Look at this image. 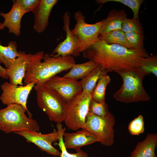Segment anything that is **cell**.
Wrapping results in <instances>:
<instances>
[{
    "label": "cell",
    "instance_id": "cell-1",
    "mask_svg": "<svg viewBox=\"0 0 157 157\" xmlns=\"http://www.w3.org/2000/svg\"><path fill=\"white\" fill-rule=\"evenodd\" d=\"M83 57L101 65L109 72L138 67V60L149 56L144 48L129 49L121 45L99 40L82 52Z\"/></svg>",
    "mask_w": 157,
    "mask_h": 157
},
{
    "label": "cell",
    "instance_id": "cell-2",
    "mask_svg": "<svg viewBox=\"0 0 157 157\" xmlns=\"http://www.w3.org/2000/svg\"><path fill=\"white\" fill-rule=\"evenodd\" d=\"M76 64L71 56H56L53 54H44L40 51L32 54L26 69L24 82L26 85L35 82L34 87L37 90L47 81L58 74L70 69Z\"/></svg>",
    "mask_w": 157,
    "mask_h": 157
},
{
    "label": "cell",
    "instance_id": "cell-3",
    "mask_svg": "<svg viewBox=\"0 0 157 157\" xmlns=\"http://www.w3.org/2000/svg\"><path fill=\"white\" fill-rule=\"evenodd\" d=\"M123 81L120 88L113 95L116 100L124 103L144 101L150 99L143 87L142 81L147 75L138 67L116 72Z\"/></svg>",
    "mask_w": 157,
    "mask_h": 157
},
{
    "label": "cell",
    "instance_id": "cell-4",
    "mask_svg": "<svg viewBox=\"0 0 157 157\" xmlns=\"http://www.w3.org/2000/svg\"><path fill=\"white\" fill-rule=\"evenodd\" d=\"M26 111L22 106L16 104L0 109V130L6 133L24 131L38 132L40 127L38 122L32 116L27 117Z\"/></svg>",
    "mask_w": 157,
    "mask_h": 157
},
{
    "label": "cell",
    "instance_id": "cell-5",
    "mask_svg": "<svg viewBox=\"0 0 157 157\" xmlns=\"http://www.w3.org/2000/svg\"><path fill=\"white\" fill-rule=\"evenodd\" d=\"M115 119L109 112L104 117H100L88 113L85 123L82 129L94 135L101 144L107 146L114 142L115 132L113 129Z\"/></svg>",
    "mask_w": 157,
    "mask_h": 157
},
{
    "label": "cell",
    "instance_id": "cell-6",
    "mask_svg": "<svg viewBox=\"0 0 157 157\" xmlns=\"http://www.w3.org/2000/svg\"><path fill=\"white\" fill-rule=\"evenodd\" d=\"M91 94L82 92L67 103L64 121L69 129L76 131L85 124L92 99Z\"/></svg>",
    "mask_w": 157,
    "mask_h": 157
},
{
    "label": "cell",
    "instance_id": "cell-7",
    "mask_svg": "<svg viewBox=\"0 0 157 157\" xmlns=\"http://www.w3.org/2000/svg\"><path fill=\"white\" fill-rule=\"evenodd\" d=\"M36 91L38 106L50 120L57 124L64 121L67 103L54 91L43 86Z\"/></svg>",
    "mask_w": 157,
    "mask_h": 157
},
{
    "label": "cell",
    "instance_id": "cell-8",
    "mask_svg": "<svg viewBox=\"0 0 157 157\" xmlns=\"http://www.w3.org/2000/svg\"><path fill=\"white\" fill-rule=\"evenodd\" d=\"M76 21L71 32L76 39L80 53L88 49L99 39L101 21L93 24L87 23L85 17L78 10L74 14Z\"/></svg>",
    "mask_w": 157,
    "mask_h": 157
},
{
    "label": "cell",
    "instance_id": "cell-9",
    "mask_svg": "<svg viewBox=\"0 0 157 157\" xmlns=\"http://www.w3.org/2000/svg\"><path fill=\"white\" fill-rule=\"evenodd\" d=\"M35 84V82H32L24 85H18L10 82H5L1 85L2 92L0 99L7 106L12 104L21 105L27 110L29 116H32L26 105L28 95Z\"/></svg>",
    "mask_w": 157,
    "mask_h": 157
},
{
    "label": "cell",
    "instance_id": "cell-10",
    "mask_svg": "<svg viewBox=\"0 0 157 157\" xmlns=\"http://www.w3.org/2000/svg\"><path fill=\"white\" fill-rule=\"evenodd\" d=\"M43 86L54 91L66 103L83 91L80 81L56 75L45 82Z\"/></svg>",
    "mask_w": 157,
    "mask_h": 157
},
{
    "label": "cell",
    "instance_id": "cell-11",
    "mask_svg": "<svg viewBox=\"0 0 157 157\" xmlns=\"http://www.w3.org/2000/svg\"><path fill=\"white\" fill-rule=\"evenodd\" d=\"M25 138L27 142L35 145L43 151L54 156H59L61 151L53 147L52 143L58 140L60 133L58 131L54 130L47 134H43L32 131H24L15 133Z\"/></svg>",
    "mask_w": 157,
    "mask_h": 157
},
{
    "label": "cell",
    "instance_id": "cell-12",
    "mask_svg": "<svg viewBox=\"0 0 157 157\" xmlns=\"http://www.w3.org/2000/svg\"><path fill=\"white\" fill-rule=\"evenodd\" d=\"M70 13L68 11L64 15L63 29L66 33V38L53 50V54L56 56H71L76 57L80 54L77 40L70 29Z\"/></svg>",
    "mask_w": 157,
    "mask_h": 157
},
{
    "label": "cell",
    "instance_id": "cell-13",
    "mask_svg": "<svg viewBox=\"0 0 157 157\" xmlns=\"http://www.w3.org/2000/svg\"><path fill=\"white\" fill-rule=\"evenodd\" d=\"M57 0H40L37 6L31 11L35 17L33 28L37 33H42L49 24L51 10L58 2Z\"/></svg>",
    "mask_w": 157,
    "mask_h": 157
},
{
    "label": "cell",
    "instance_id": "cell-14",
    "mask_svg": "<svg viewBox=\"0 0 157 157\" xmlns=\"http://www.w3.org/2000/svg\"><path fill=\"white\" fill-rule=\"evenodd\" d=\"M13 2L12 8L8 12L0 13V16L4 19L1 26L2 29L6 27L8 29L9 33L19 36L21 33L22 18L25 14L28 12L21 7L14 1Z\"/></svg>",
    "mask_w": 157,
    "mask_h": 157
},
{
    "label": "cell",
    "instance_id": "cell-15",
    "mask_svg": "<svg viewBox=\"0 0 157 157\" xmlns=\"http://www.w3.org/2000/svg\"><path fill=\"white\" fill-rule=\"evenodd\" d=\"M63 140L66 149H72L76 151L84 146L99 142L96 137L86 130H81L72 133H66L63 134Z\"/></svg>",
    "mask_w": 157,
    "mask_h": 157
},
{
    "label": "cell",
    "instance_id": "cell-16",
    "mask_svg": "<svg viewBox=\"0 0 157 157\" xmlns=\"http://www.w3.org/2000/svg\"><path fill=\"white\" fill-rule=\"evenodd\" d=\"M31 55L21 51L20 55L16 58L12 66L7 69L10 82L11 83L17 85H23L22 81Z\"/></svg>",
    "mask_w": 157,
    "mask_h": 157
},
{
    "label": "cell",
    "instance_id": "cell-17",
    "mask_svg": "<svg viewBox=\"0 0 157 157\" xmlns=\"http://www.w3.org/2000/svg\"><path fill=\"white\" fill-rule=\"evenodd\" d=\"M127 16L124 9L117 10L114 8L110 10L107 17L101 21L99 35L113 31L121 30L123 21Z\"/></svg>",
    "mask_w": 157,
    "mask_h": 157
},
{
    "label": "cell",
    "instance_id": "cell-18",
    "mask_svg": "<svg viewBox=\"0 0 157 157\" xmlns=\"http://www.w3.org/2000/svg\"><path fill=\"white\" fill-rule=\"evenodd\" d=\"M157 134H148L143 141L138 142L129 157H155Z\"/></svg>",
    "mask_w": 157,
    "mask_h": 157
},
{
    "label": "cell",
    "instance_id": "cell-19",
    "mask_svg": "<svg viewBox=\"0 0 157 157\" xmlns=\"http://www.w3.org/2000/svg\"><path fill=\"white\" fill-rule=\"evenodd\" d=\"M0 22V30H2ZM21 51L17 50V43L15 41H10L7 46H3L0 43V63L4 64L6 69H9L20 56Z\"/></svg>",
    "mask_w": 157,
    "mask_h": 157
},
{
    "label": "cell",
    "instance_id": "cell-20",
    "mask_svg": "<svg viewBox=\"0 0 157 157\" xmlns=\"http://www.w3.org/2000/svg\"><path fill=\"white\" fill-rule=\"evenodd\" d=\"M99 65L89 60L83 63L75 64L70 69L69 72L63 77L70 78L77 80L84 78Z\"/></svg>",
    "mask_w": 157,
    "mask_h": 157
},
{
    "label": "cell",
    "instance_id": "cell-21",
    "mask_svg": "<svg viewBox=\"0 0 157 157\" xmlns=\"http://www.w3.org/2000/svg\"><path fill=\"white\" fill-rule=\"evenodd\" d=\"M108 72V70L99 65L80 81L83 91L92 94L99 79L107 75Z\"/></svg>",
    "mask_w": 157,
    "mask_h": 157
},
{
    "label": "cell",
    "instance_id": "cell-22",
    "mask_svg": "<svg viewBox=\"0 0 157 157\" xmlns=\"http://www.w3.org/2000/svg\"><path fill=\"white\" fill-rule=\"evenodd\" d=\"M99 38L108 44H118L129 49H132L126 40L124 33L122 30L113 31L104 35H99Z\"/></svg>",
    "mask_w": 157,
    "mask_h": 157
},
{
    "label": "cell",
    "instance_id": "cell-23",
    "mask_svg": "<svg viewBox=\"0 0 157 157\" xmlns=\"http://www.w3.org/2000/svg\"><path fill=\"white\" fill-rule=\"evenodd\" d=\"M110 81V78L108 75L101 77L91 94L92 99L98 102H105L106 88Z\"/></svg>",
    "mask_w": 157,
    "mask_h": 157
},
{
    "label": "cell",
    "instance_id": "cell-24",
    "mask_svg": "<svg viewBox=\"0 0 157 157\" xmlns=\"http://www.w3.org/2000/svg\"><path fill=\"white\" fill-rule=\"evenodd\" d=\"M137 67L147 75L152 74L157 77V55L140 58L138 61Z\"/></svg>",
    "mask_w": 157,
    "mask_h": 157
},
{
    "label": "cell",
    "instance_id": "cell-25",
    "mask_svg": "<svg viewBox=\"0 0 157 157\" xmlns=\"http://www.w3.org/2000/svg\"><path fill=\"white\" fill-rule=\"evenodd\" d=\"M56 126L57 130L59 131L60 133L59 142L56 143V144L59 146L61 151L59 157H88V154L81 149L76 151V152L75 153L68 152L64 145L63 140V134L66 129L65 128H63V126L61 123H57ZM51 157H57L53 156Z\"/></svg>",
    "mask_w": 157,
    "mask_h": 157
},
{
    "label": "cell",
    "instance_id": "cell-26",
    "mask_svg": "<svg viewBox=\"0 0 157 157\" xmlns=\"http://www.w3.org/2000/svg\"><path fill=\"white\" fill-rule=\"evenodd\" d=\"M144 0H97V4H104L109 2H115L121 3L129 7L133 13V18L139 19V10L141 5L144 1Z\"/></svg>",
    "mask_w": 157,
    "mask_h": 157
},
{
    "label": "cell",
    "instance_id": "cell-27",
    "mask_svg": "<svg viewBox=\"0 0 157 157\" xmlns=\"http://www.w3.org/2000/svg\"><path fill=\"white\" fill-rule=\"evenodd\" d=\"M126 40L132 49H143L144 36V33L132 32L124 33Z\"/></svg>",
    "mask_w": 157,
    "mask_h": 157
},
{
    "label": "cell",
    "instance_id": "cell-28",
    "mask_svg": "<svg viewBox=\"0 0 157 157\" xmlns=\"http://www.w3.org/2000/svg\"><path fill=\"white\" fill-rule=\"evenodd\" d=\"M122 30L124 33L134 32L144 33L143 28L139 19L133 18L130 19L126 17L124 19Z\"/></svg>",
    "mask_w": 157,
    "mask_h": 157
},
{
    "label": "cell",
    "instance_id": "cell-29",
    "mask_svg": "<svg viewBox=\"0 0 157 157\" xmlns=\"http://www.w3.org/2000/svg\"><path fill=\"white\" fill-rule=\"evenodd\" d=\"M109 112L108 106L105 102H98L92 98L89 104L88 113L100 117H104Z\"/></svg>",
    "mask_w": 157,
    "mask_h": 157
},
{
    "label": "cell",
    "instance_id": "cell-30",
    "mask_svg": "<svg viewBox=\"0 0 157 157\" xmlns=\"http://www.w3.org/2000/svg\"><path fill=\"white\" fill-rule=\"evenodd\" d=\"M128 130L132 135H138L144 131L143 117L140 115L132 120L129 123Z\"/></svg>",
    "mask_w": 157,
    "mask_h": 157
},
{
    "label": "cell",
    "instance_id": "cell-31",
    "mask_svg": "<svg viewBox=\"0 0 157 157\" xmlns=\"http://www.w3.org/2000/svg\"><path fill=\"white\" fill-rule=\"evenodd\" d=\"M40 0H16L14 1L24 9L31 11L38 5Z\"/></svg>",
    "mask_w": 157,
    "mask_h": 157
},
{
    "label": "cell",
    "instance_id": "cell-32",
    "mask_svg": "<svg viewBox=\"0 0 157 157\" xmlns=\"http://www.w3.org/2000/svg\"><path fill=\"white\" fill-rule=\"evenodd\" d=\"M0 77L3 78L8 79L7 74V70L0 65Z\"/></svg>",
    "mask_w": 157,
    "mask_h": 157
},
{
    "label": "cell",
    "instance_id": "cell-33",
    "mask_svg": "<svg viewBox=\"0 0 157 157\" xmlns=\"http://www.w3.org/2000/svg\"><path fill=\"white\" fill-rule=\"evenodd\" d=\"M155 157H157L156 156H155Z\"/></svg>",
    "mask_w": 157,
    "mask_h": 157
}]
</instances>
